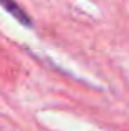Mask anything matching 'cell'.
Masks as SVG:
<instances>
[{
	"label": "cell",
	"mask_w": 129,
	"mask_h": 131,
	"mask_svg": "<svg viewBox=\"0 0 129 131\" xmlns=\"http://www.w3.org/2000/svg\"><path fill=\"white\" fill-rule=\"evenodd\" d=\"M0 3H2V5L5 7L7 10H8V12L12 13V15H15L17 18H18L20 22H22V23H30L28 17H27L25 13H23V10H22V8H18V7H17L15 3L12 2V0H0Z\"/></svg>",
	"instance_id": "1"
}]
</instances>
